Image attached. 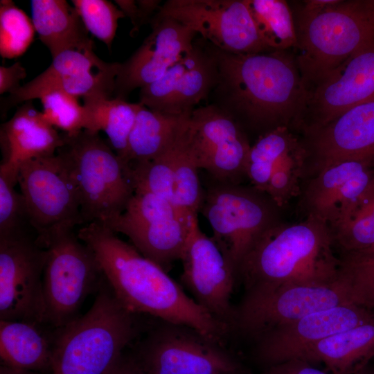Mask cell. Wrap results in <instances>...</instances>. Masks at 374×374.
<instances>
[{"mask_svg":"<svg viewBox=\"0 0 374 374\" xmlns=\"http://www.w3.org/2000/svg\"><path fill=\"white\" fill-rule=\"evenodd\" d=\"M209 44L217 69L211 104L259 136L281 127L296 132L308 91L294 54H238Z\"/></svg>","mask_w":374,"mask_h":374,"instance_id":"6da1fadb","label":"cell"},{"mask_svg":"<svg viewBox=\"0 0 374 374\" xmlns=\"http://www.w3.org/2000/svg\"><path fill=\"white\" fill-rule=\"evenodd\" d=\"M77 235L93 253L116 299L130 312L188 327L219 344L229 330L186 294L164 269L105 224H87Z\"/></svg>","mask_w":374,"mask_h":374,"instance_id":"7a4b0ae2","label":"cell"},{"mask_svg":"<svg viewBox=\"0 0 374 374\" xmlns=\"http://www.w3.org/2000/svg\"><path fill=\"white\" fill-rule=\"evenodd\" d=\"M330 229L312 217L281 222L268 229L238 269L244 290L278 286L327 285L339 277L341 260Z\"/></svg>","mask_w":374,"mask_h":374,"instance_id":"3957f363","label":"cell"},{"mask_svg":"<svg viewBox=\"0 0 374 374\" xmlns=\"http://www.w3.org/2000/svg\"><path fill=\"white\" fill-rule=\"evenodd\" d=\"M104 278L88 312L53 333L51 374H106L137 333Z\"/></svg>","mask_w":374,"mask_h":374,"instance_id":"277c9868","label":"cell"},{"mask_svg":"<svg viewBox=\"0 0 374 374\" xmlns=\"http://www.w3.org/2000/svg\"><path fill=\"white\" fill-rule=\"evenodd\" d=\"M62 134L56 153L75 190L83 222L107 224L124 211L134 193L127 166L99 133Z\"/></svg>","mask_w":374,"mask_h":374,"instance_id":"5b68a950","label":"cell"},{"mask_svg":"<svg viewBox=\"0 0 374 374\" xmlns=\"http://www.w3.org/2000/svg\"><path fill=\"white\" fill-rule=\"evenodd\" d=\"M294 19L293 54L307 91L374 40V26L357 0H340L316 14L297 13Z\"/></svg>","mask_w":374,"mask_h":374,"instance_id":"8992f818","label":"cell"},{"mask_svg":"<svg viewBox=\"0 0 374 374\" xmlns=\"http://www.w3.org/2000/svg\"><path fill=\"white\" fill-rule=\"evenodd\" d=\"M282 209L252 186L217 183L204 195L200 211L213 239L235 269L258 239L283 222Z\"/></svg>","mask_w":374,"mask_h":374,"instance_id":"52a82bcc","label":"cell"},{"mask_svg":"<svg viewBox=\"0 0 374 374\" xmlns=\"http://www.w3.org/2000/svg\"><path fill=\"white\" fill-rule=\"evenodd\" d=\"M46 249L45 323L57 329L78 317L85 299L98 290L104 276L91 249L73 231L57 235Z\"/></svg>","mask_w":374,"mask_h":374,"instance_id":"ba28073f","label":"cell"},{"mask_svg":"<svg viewBox=\"0 0 374 374\" xmlns=\"http://www.w3.org/2000/svg\"><path fill=\"white\" fill-rule=\"evenodd\" d=\"M18 184L40 247L46 249L55 236L84 223L75 190L57 153L21 163Z\"/></svg>","mask_w":374,"mask_h":374,"instance_id":"9c48e42d","label":"cell"},{"mask_svg":"<svg viewBox=\"0 0 374 374\" xmlns=\"http://www.w3.org/2000/svg\"><path fill=\"white\" fill-rule=\"evenodd\" d=\"M348 303L352 302L339 279L327 285L253 288L245 291L242 301L235 308L233 328L256 341L268 332L309 314Z\"/></svg>","mask_w":374,"mask_h":374,"instance_id":"30bf717a","label":"cell"},{"mask_svg":"<svg viewBox=\"0 0 374 374\" xmlns=\"http://www.w3.org/2000/svg\"><path fill=\"white\" fill-rule=\"evenodd\" d=\"M195 215L154 194L134 190L124 211L103 224L125 235L139 253L168 272L181 259Z\"/></svg>","mask_w":374,"mask_h":374,"instance_id":"8fae6325","label":"cell"},{"mask_svg":"<svg viewBox=\"0 0 374 374\" xmlns=\"http://www.w3.org/2000/svg\"><path fill=\"white\" fill-rule=\"evenodd\" d=\"M134 358L145 374L240 373L220 344L184 326L165 323L141 344Z\"/></svg>","mask_w":374,"mask_h":374,"instance_id":"7c38bea8","label":"cell"},{"mask_svg":"<svg viewBox=\"0 0 374 374\" xmlns=\"http://www.w3.org/2000/svg\"><path fill=\"white\" fill-rule=\"evenodd\" d=\"M47 251L24 231L0 236V320L45 323Z\"/></svg>","mask_w":374,"mask_h":374,"instance_id":"4fadbf2b","label":"cell"},{"mask_svg":"<svg viewBox=\"0 0 374 374\" xmlns=\"http://www.w3.org/2000/svg\"><path fill=\"white\" fill-rule=\"evenodd\" d=\"M157 12L179 21L220 50L238 54L269 51L247 0H168Z\"/></svg>","mask_w":374,"mask_h":374,"instance_id":"5bb4252c","label":"cell"},{"mask_svg":"<svg viewBox=\"0 0 374 374\" xmlns=\"http://www.w3.org/2000/svg\"><path fill=\"white\" fill-rule=\"evenodd\" d=\"M188 144L198 168L220 184H241L251 145L245 130L229 114L209 104L196 107L188 126Z\"/></svg>","mask_w":374,"mask_h":374,"instance_id":"9a60e30c","label":"cell"},{"mask_svg":"<svg viewBox=\"0 0 374 374\" xmlns=\"http://www.w3.org/2000/svg\"><path fill=\"white\" fill-rule=\"evenodd\" d=\"M183 284L193 299L229 330L233 328L235 308L231 303L237 274L213 238L199 226L193 217L181 259Z\"/></svg>","mask_w":374,"mask_h":374,"instance_id":"2e32d148","label":"cell"},{"mask_svg":"<svg viewBox=\"0 0 374 374\" xmlns=\"http://www.w3.org/2000/svg\"><path fill=\"white\" fill-rule=\"evenodd\" d=\"M373 190V162L335 163L307 179L297 198V213L331 229L344 222Z\"/></svg>","mask_w":374,"mask_h":374,"instance_id":"e0dca14e","label":"cell"},{"mask_svg":"<svg viewBox=\"0 0 374 374\" xmlns=\"http://www.w3.org/2000/svg\"><path fill=\"white\" fill-rule=\"evenodd\" d=\"M374 102V40L308 90L296 130L322 127L361 104Z\"/></svg>","mask_w":374,"mask_h":374,"instance_id":"ac0fdd59","label":"cell"},{"mask_svg":"<svg viewBox=\"0 0 374 374\" xmlns=\"http://www.w3.org/2000/svg\"><path fill=\"white\" fill-rule=\"evenodd\" d=\"M373 319L374 312L352 303L312 312L256 340L254 359L265 368L299 358L319 341Z\"/></svg>","mask_w":374,"mask_h":374,"instance_id":"d6986e66","label":"cell"},{"mask_svg":"<svg viewBox=\"0 0 374 374\" xmlns=\"http://www.w3.org/2000/svg\"><path fill=\"white\" fill-rule=\"evenodd\" d=\"M150 24L152 31L140 47L121 63L116 98L125 99L134 89L156 81L194 47L197 33L176 19L157 12Z\"/></svg>","mask_w":374,"mask_h":374,"instance_id":"ffe728a7","label":"cell"},{"mask_svg":"<svg viewBox=\"0 0 374 374\" xmlns=\"http://www.w3.org/2000/svg\"><path fill=\"white\" fill-rule=\"evenodd\" d=\"M300 134L308 152V179L343 161L374 163V102L355 106L326 125Z\"/></svg>","mask_w":374,"mask_h":374,"instance_id":"44dd1931","label":"cell"},{"mask_svg":"<svg viewBox=\"0 0 374 374\" xmlns=\"http://www.w3.org/2000/svg\"><path fill=\"white\" fill-rule=\"evenodd\" d=\"M1 164L19 168L28 160L56 154L64 143L62 133L50 125L31 102H25L0 130Z\"/></svg>","mask_w":374,"mask_h":374,"instance_id":"7402d4cb","label":"cell"},{"mask_svg":"<svg viewBox=\"0 0 374 374\" xmlns=\"http://www.w3.org/2000/svg\"><path fill=\"white\" fill-rule=\"evenodd\" d=\"M374 356V319L314 344L299 358L323 364L330 374H354Z\"/></svg>","mask_w":374,"mask_h":374,"instance_id":"603a6c76","label":"cell"},{"mask_svg":"<svg viewBox=\"0 0 374 374\" xmlns=\"http://www.w3.org/2000/svg\"><path fill=\"white\" fill-rule=\"evenodd\" d=\"M190 115L163 114L143 105L129 136L125 165L150 161L165 152L185 132Z\"/></svg>","mask_w":374,"mask_h":374,"instance_id":"cb8c5ba5","label":"cell"},{"mask_svg":"<svg viewBox=\"0 0 374 374\" xmlns=\"http://www.w3.org/2000/svg\"><path fill=\"white\" fill-rule=\"evenodd\" d=\"M41 325L0 320V357L3 365L33 371H50L53 335Z\"/></svg>","mask_w":374,"mask_h":374,"instance_id":"d4e9b609","label":"cell"},{"mask_svg":"<svg viewBox=\"0 0 374 374\" xmlns=\"http://www.w3.org/2000/svg\"><path fill=\"white\" fill-rule=\"evenodd\" d=\"M32 21L52 57L91 39L77 10L65 0L30 1Z\"/></svg>","mask_w":374,"mask_h":374,"instance_id":"484cf974","label":"cell"},{"mask_svg":"<svg viewBox=\"0 0 374 374\" xmlns=\"http://www.w3.org/2000/svg\"><path fill=\"white\" fill-rule=\"evenodd\" d=\"M105 63L93 52L92 40L66 49L53 57L44 72L9 94L3 108L7 110L16 104L38 98L63 80L86 75Z\"/></svg>","mask_w":374,"mask_h":374,"instance_id":"4316f807","label":"cell"},{"mask_svg":"<svg viewBox=\"0 0 374 374\" xmlns=\"http://www.w3.org/2000/svg\"><path fill=\"white\" fill-rule=\"evenodd\" d=\"M195 41L194 55L188 68L174 81L172 93L161 113L191 114L216 84L217 69L210 44Z\"/></svg>","mask_w":374,"mask_h":374,"instance_id":"83f0119b","label":"cell"},{"mask_svg":"<svg viewBox=\"0 0 374 374\" xmlns=\"http://www.w3.org/2000/svg\"><path fill=\"white\" fill-rule=\"evenodd\" d=\"M83 100L87 115L85 130L94 133L103 131L115 152L123 160L130 132L143 105L105 96H89Z\"/></svg>","mask_w":374,"mask_h":374,"instance_id":"f1b7e54d","label":"cell"},{"mask_svg":"<svg viewBox=\"0 0 374 374\" xmlns=\"http://www.w3.org/2000/svg\"><path fill=\"white\" fill-rule=\"evenodd\" d=\"M260 38L269 51H285L296 44L292 9L284 0H247Z\"/></svg>","mask_w":374,"mask_h":374,"instance_id":"f546056e","label":"cell"},{"mask_svg":"<svg viewBox=\"0 0 374 374\" xmlns=\"http://www.w3.org/2000/svg\"><path fill=\"white\" fill-rule=\"evenodd\" d=\"M186 130L158 157L126 165L127 176L134 190L151 193L176 205L173 193L174 164L179 144Z\"/></svg>","mask_w":374,"mask_h":374,"instance_id":"4dcf8cb0","label":"cell"},{"mask_svg":"<svg viewBox=\"0 0 374 374\" xmlns=\"http://www.w3.org/2000/svg\"><path fill=\"white\" fill-rule=\"evenodd\" d=\"M299 134L281 127L259 136L251 145L246 161V176L253 187L265 192L273 163Z\"/></svg>","mask_w":374,"mask_h":374,"instance_id":"1f68e13d","label":"cell"},{"mask_svg":"<svg viewBox=\"0 0 374 374\" xmlns=\"http://www.w3.org/2000/svg\"><path fill=\"white\" fill-rule=\"evenodd\" d=\"M198 169L188 144V127L179 144L173 173L175 203L188 215H197L203 202L204 194L198 177Z\"/></svg>","mask_w":374,"mask_h":374,"instance_id":"d6a6232c","label":"cell"},{"mask_svg":"<svg viewBox=\"0 0 374 374\" xmlns=\"http://www.w3.org/2000/svg\"><path fill=\"white\" fill-rule=\"evenodd\" d=\"M335 248L341 254L374 244V190L341 223L330 229Z\"/></svg>","mask_w":374,"mask_h":374,"instance_id":"836d02e7","label":"cell"},{"mask_svg":"<svg viewBox=\"0 0 374 374\" xmlns=\"http://www.w3.org/2000/svg\"><path fill=\"white\" fill-rule=\"evenodd\" d=\"M35 29L32 21L13 1H0V54L12 59L22 55L33 41Z\"/></svg>","mask_w":374,"mask_h":374,"instance_id":"e575fe53","label":"cell"},{"mask_svg":"<svg viewBox=\"0 0 374 374\" xmlns=\"http://www.w3.org/2000/svg\"><path fill=\"white\" fill-rule=\"evenodd\" d=\"M45 120L55 128L71 135L85 130L87 115L78 98L60 90H50L38 98Z\"/></svg>","mask_w":374,"mask_h":374,"instance_id":"d590c367","label":"cell"},{"mask_svg":"<svg viewBox=\"0 0 374 374\" xmlns=\"http://www.w3.org/2000/svg\"><path fill=\"white\" fill-rule=\"evenodd\" d=\"M86 29L109 48L114 39L122 10L107 0H72Z\"/></svg>","mask_w":374,"mask_h":374,"instance_id":"8d00e7d4","label":"cell"},{"mask_svg":"<svg viewBox=\"0 0 374 374\" xmlns=\"http://www.w3.org/2000/svg\"><path fill=\"white\" fill-rule=\"evenodd\" d=\"M19 168L0 165V236L22 231L23 218H27L21 193L15 190Z\"/></svg>","mask_w":374,"mask_h":374,"instance_id":"74e56055","label":"cell"},{"mask_svg":"<svg viewBox=\"0 0 374 374\" xmlns=\"http://www.w3.org/2000/svg\"><path fill=\"white\" fill-rule=\"evenodd\" d=\"M341 260L339 279L350 301L374 312V262H355Z\"/></svg>","mask_w":374,"mask_h":374,"instance_id":"f35d334b","label":"cell"},{"mask_svg":"<svg viewBox=\"0 0 374 374\" xmlns=\"http://www.w3.org/2000/svg\"><path fill=\"white\" fill-rule=\"evenodd\" d=\"M114 2L122 10L125 17H127L133 25L130 34H136L140 28L152 19L161 6L158 0H116Z\"/></svg>","mask_w":374,"mask_h":374,"instance_id":"ab89813d","label":"cell"},{"mask_svg":"<svg viewBox=\"0 0 374 374\" xmlns=\"http://www.w3.org/2000/svg\"><path fill=\"white\" fill-rule=\"evenodd\" d=\"M260 374H330L301 359H292L264 368Z\"/></svg>","mask_w":374,"mask_h":374,"instance_id":"60d3db41","label":"cell"},{"mask_svg":"<svg viewBox=\"0 0 374 374\" xmlns=\"http://www.w3.org/2000/svg\"><path fill=\"white\" fill-rule=\"evenodd\" d=\"M26 76L25 68L19 62L10 66H0V93H13L21 86L19 82Z\"/></svg>","mask_w":374,"mask_h":374,"instance_id":"b9f144b4","label":"cell"},{"mask_svg":"<svg viewBox=\"0 0 374 374\" xmlns=\"http://www.w3.org/2000/svg\"><path fill=\"white\" fill-rule=\"evenodd\" d=\"M106 374H145L134 355L124 353Z\"/></svg>","mask_w":374,"mask_h":374,"instance_id":"7bdbcfd3","label":"cell"},{"mask_svg":"<svg viewBox=\"0 0 374 374\" xmlns=\"http://www.w3.org/2000/svg\"><path fill=\"white\" fill-rule=\"evenodd\" d=\"M340 0H307L303 1L298 14L312 15L320 12L337 3Z\"/></svg>","mask_w":374,"mask_h":374,"instance_id":"ee69618b","label":"cell"},{"mask_svg":"<svg viewBox=\"0 0 374 374\" xmlns=\"http://www.w3.org/2000/svg\"><path fill=\"white\" fill-rule=\"evenodd\" d=\"M340 258L355 262H374V244L357 251L341 254Z\"/></svg>","mask_w":374,"mask_h":374,"instance_id":"f6af8a7d","label":"cell"},{"mask_svg":"<svg viewBox=\"0 0 374 374\" xmlns=\"http://www.w3.org/2000/svg\"><path fill=\"white\" fill-rule=\"evenodd\" d=\"M359 6L374 26V0H357Z\"/></svg>","mask_w":374,"mask_h":374,"instance_id":"bcb514c9","label":"cell"},{"mask_svg":"<svg viewBox=\"0 0 374 374\" xmlns=\"http://www.w3.org/2000/svg\"><path fill=\"white\" fill-rule=\"evenodd\" d=\"M0 374H41L40 372L15 368L1 364Z\"/></svg>","mask_w":374,"mask_h":374,"instance_id":"7dc6e473","label":"cell"},{"mask_svg":"<svg viewBox=\"0 0 374 374\" xmlns=\"http://www.w3.org/2000/svg\"><path fill=\"white\" fill-rule=\"evenodd\" d=\"M354 374H374V366H371L368 363Z\"/></svg>","mask_w":374,"mask_h":374,"instance_id":"c3c4849f","label":"cell"},{"mask_svg":"<svg viewBox=\"0 0 374 374\" xmlns=\"http://www.w3.org/2000/svg\"><path fill=\"white\" fill-rule=\"evenodd\" d=\"M226 374H242V373H226Z\"/></svg>","mask_w":374,"mask_h":374,"instance_id":"681fc988","label":"cell"}]
</instances>
